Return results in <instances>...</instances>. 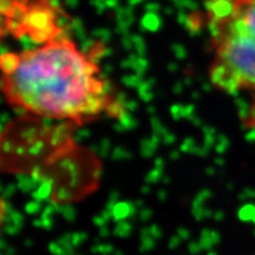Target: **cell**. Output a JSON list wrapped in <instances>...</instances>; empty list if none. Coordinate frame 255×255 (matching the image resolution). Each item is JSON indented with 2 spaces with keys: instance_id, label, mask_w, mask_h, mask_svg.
Returning a JSON list of instances; mask_svg holds the SVG:
<instances>
[{
  "instance_id": "1",
  "label": "cell",
  "mask_w": 255,
  "mask_h": 255,
  "mask_svg": "<svg viewBox=\"0 0 255 255\" xmlns=\"http://www.w3.org/2000/svg\"><path fill=\"white\" fill-rule=\"evenodd\" d=\"M2 92L27 113L77 123L113 114L115 101L100 69L72 41L51 39L1 57Z\"/></svg>"
},
{
  "instance_id": "2",
  "label": "cell",
  "mask_w": 255,
  "mask_h": 255,
  "mask_svg": "<svg viewBox=\"0 0 255 255\" xmlns=\"http://www.w3.org/2000/svg\"><path fill=\"white\" fill-rule=\"evenodd\" d=\"M208 17L210 81L225 94L244 97L255 113V0H213Z\"/></svg>"
}]
</instances>
